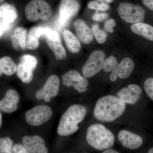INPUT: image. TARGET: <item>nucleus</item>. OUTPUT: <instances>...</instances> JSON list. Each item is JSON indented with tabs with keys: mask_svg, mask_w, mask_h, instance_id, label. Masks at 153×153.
Instances as JSON below:
<instances>
[{
	"mask_svg": "<svg viewBox=\"0 0 153 153\" xmlns=\"http://www.w3.org/2000/svg\"><path fill=\"white\" fill-rule=\"evenodd\" d=\"M126 104L114 96L102 97L97 102L94 116L97 120L111 122L121 116L125 111Z\"/></svg>",
	"mask_w": 153,
	"mask_h": 153,
	"instance_id": "f257e3e1",
	"label": "nucleus"
},
{
	"mask_svg": "<svg viewBox=\"0 0 153 153\" xmlns=\"http://www.w3.org/2000/svg\"><path fill=\"white\" fill-rule=\"evenodd\" d=\"M100 1L102 2L110 3L112 2L114 0H97Z\"/></svg>",
	"mask_w": 153,
	"mask_h": 153,
	"instance_id": "58836bf2",
	"label": "nucleus"
},
{
	"mask_svg": "<svg viewBox=\"0 0 153 153\" xmlns=\"http://www.w3.org/2000/svg\"><path fill=\"white\" fill-rule=\"evenodd\" d=\"M108 15L106 13H98L97 11L92 16V19L95 22H101L107 19Z\"/></svg>",
	"mask_w": 153,
	"mask_h": 153,
	"instance_id": "2f4dec72",
	"label": "nucleus"
},
{
	"mask_svg": "<svg viewBox=\"0 0 153 153\" xmlns=\"http://www.w3.org/2000/svg\"><path fill=\"white\" fill-rule=\"evenodd\" d=\"M115 25L116 22L115 20L113 19H111L109 20H108L105 23V29L107 32L112 33L114 31L112 28L115 27Z\"/></svg>",
	"mask_w": 153,
	"mask_h": 153,
	"instance_id": "473e14b6",
	"label": "nucleus"
},
{
	"mask_svg": "<svg viewBox=\"0 0 153 153\" xmlns=\"http://www.w3.org/2000/svg\"><path fill=\"white\" fill-rule=\"evenodd\" d=\"M25 13L27 19L30 22L39 19L47 20L52 13V8L44 0H32L26 6Z\"/></svg>",
	"mask_w": 153,
	"mask_h": 153,
	"instance_id": "20e7f679",
	"label": "nucleus"
},
{
	"mask_svg": "<svg viewBox=\"0 0 153 153\" xmlns=\"http://www.w3.org/2000/svg\"><path fill=\"white\" fill-rule=\"evenodd\" d=\"M17 17L16 9L13 5L6 3L0 6V19L2 22L12 24Z\"/></svg>",
	"mask_w": 153,
	"mask_h": 153,
	"instance_id": "f3484780",
	"label": "nucleus"
},
{
	"mask_svg": "<svg viewBox=\"0 0 153 153\" xmlns=\"http://www.w3.org/2000/svg\"><path fill=\"white\" fill-rule=\"evenodd\" d=\"M4 32H5L4 28H3L1 25L0 24V37H1V36H2L3 34H4Z\"/></svg>",
	"mask_w": 153,
	"mask_h": 153,
	"instance_id": "4c0bfd02",
	"label": "nucleus"
},
{
	"mask_svg": "<svg viewBox=\"0 0 153 153\" xmlns=\"http://www.w3.org/2000/svg\"><path fill=\"white\" fill-rule=\"evenodd\" d=\"M94 36L100 44H103L106 40V34L104 31L100 30L98 25H94L92 27Z\"/></svg>",
	"mask_w": 153,
	"mask_h": 153,
	"instance_id": "bb28decb",
	"label": "nucleus"
},
{
	"mask_svg": "<svg viewBox=\"0 0 153 153\" xmlns=\"http://www.w3.org/2000/svg\"><path fill=\"white\" fill-rule=\"evenodd\" d=\"M13 142L10 138H0V153H11Z\"/></svg>",
	"mask_w": 153,
	"mask_h": 153,
	"instance_id": "a878e982",
	"label": "nucleus"
},
{
	"mask_svg": "<svg viewBox=\"0 0 153 153\" xmlns=\"http://www.w3.org/2000/svg\"><path fill=\"white\" fill-rule=\"evenodd\" d=\"M105 57L104 52L100 50L92 52L82 68L83 76L86 78H90L101 71Z\"/></svg>",
	"mask_w": 153,
	"mask_h": 153,
	"instance_id": "0eeeda50",
	"label": "nucleus"
},
{
	"mask_svg": "<svg viewBox=\"0 0 153 153\" xmlns=\"http://www.w3.org/2000/svg\"><path fill=\"white\" fill-rule=\"evenodd\" d=\"M34 70L30 66L20 62L17 66V76L24 83H30L33 79Z\"/></svg>",
	"mask_w": 153,
	"mask_h": 153,
	"instance_id": "4be33fe9",
	"label": "nucleus"
},
{
	"mask_svg": "<svg viewBox=\"0 0 153 153\" xmlns=\"http://www.w3.org/2000/svg\"><path fill=\"white\" fill-rule=\"evenodd\" d=\"M109 8V6L107 4L102 2L99 4V11H105Z\"/></svg>",
	"mask_w": 153,
	"mask_h": 153,
	"instance_id": "c9c22d12",
	"label": "nucleus"
},
{
	"mask_svg": "<svg viewBox=\"0 0 153 153\" xmlns=\"http://www.w3.org/2000/svg\"><path fill=\"white\" fill-rule=\"evenodd\" d=\"M134 67V64L133 60L128 57L125 58L111 71L110 79L112 82H114L118 77L121 79H127L130 76Z\"/></svg>",
	"mask_w": 153,
	"mask_h": 153,
	"instance_id": "f8f14e48",
	"label": "nucleus"
},
{
	"mask_svg": "<svg viewBox=\"0 0 153 153\" xmlns=\"http://www.w3.org/2000/svg\"><path fill=\"white\" fill-rule=\"evenodd\" d=\"M37 30L38 27L32 28L27 36L26 46L30 50H35L39 47V39L40 36L38 34Z\"/></svg>",
	"mask_w": 153,
	"mask_h": 153,
	"instance_id": "b1692460",
	"label": "nucleus"
},
{
	"mask_svg": "<svg viewBox=\"0 0 153 153\" xmlns=\"http://www.w3.org/2000/svg\"><path fill=\"white\" fill-rule=\"evenodd\" d=\"M63 36L68 50L72 53H78L81 49V45L78 38L67 30L63 32Z\"/></svg>",
	"mask_w": 153,
	"mask_h": 153,
	"instance_id": "aec40b11",
	"label": "nucleus"
},
{
	"mask_svg": "<svg viewBox=\"0 0 153 153\" xmlns=\"http://www.w3.org/2000/svg\"><path fill=\"white\" fill-rule=\"evenodd\" d=\"M79 8V4L76 0H61L58 19L59 27H65L69 20L77 14Z\"/></svg>",
	"mask_w": 153,
	"mask_h": 153,
	"instance_id": "6e6552de",
	"label": "nucleus"
},
{
	"mask_svg": "<svg viewBox=\"0 0 153 153\" xmlns=\"http://www.w3.org/2000/svg\"><path fill=\"white\" fill-rule=\"evenodd\" d=\"M27 37V31L26 29L22 27L16 28L11 37L12 44L14 48L25 49Z\"/></svg>",
	"mask_w": 153,
	"mask_h": 153,
	"instance_id": "a211bd4d",
	"label": "nucleus"
},
{
	"mask_svg": "<svg viewBox=\"0 0 153 153\" xmlns=\"http://www.w3.org/2000/svg\"><path fill=\"white\" fill-rule=\"evenodd\" d=\"M120 16L128 23H141L145 19V12L141 7L127 2L121 3L117 9Z\"/></svg>",
	"mask_w": 153,
	"mask_h": 153,
	"instance_id": "39448f33",
	"label": "nucleus"
},
{
	"mask_svg": "<svg viewBox=\"0 0 153 153\" xmlns=\"http://www.w3.org/2000/svg\"><path fill=\"white\" fill-rule=\"evenodd\" d=\"M17 66L11 57L5 56L0 59V76L3 74L11 76L17 71Z\"/></svg>",
	"mask_w": 153,
	"mask_h": 153,
	"instance_id": "412c9836",
	"label": "nucleus"
},
{
	"mask_svg": "<svg viewBox=\"0 0 153 153\" xmlns=\"http://www.w3.org/2000/svg\"><path fill=\"white\" fill-rule=\"evenodd\" d=\"M60 83L58 76L55 75L49 76L44 87L36 92V99L38 100L44 99L46 102H49L51 98L58 94Z\"/></svg>",
	"mask_w": 153,
	"mask_h": 153,
	"instance_id": "9d476101",
	"label": "nucleus"
},
{
	"mask_svg": "<svg viewBox=\"0 0 153 153\" xmlns=\"http://www.w3.org/2000/svg\"><path fill=\"white\" fill-rule=\"evenodd\" d=\"M102 153H119V152L113 149H108L105 150Z\"/></svg>",
	"mask_w": 153,
	"mask_h": 153,
	"instance_id": "e433bc0d",
	"label": "nucleus"
},
{
	"mask_svg": "<svg viewBox=\"0 0 153 153\" xmlns=\"http://www.w3.org/2000/svg\"><path fill=\"white\" fill-rule=\"evenodd\" d=\"M143 2L148 8L153 11V0H143Z\"/></svg>",
	"mask_w": 153,
	"mask_h": 153,
	"instance_id": "f704fd0d",
	"label": "nucleus"
},
{
	"mask_svg": "<svg viewBox=\"0 0 153 153\" xmlns=\"http://www.w3.org/2000/svg\"><path fill=\"white\" fill-rule=\"evenodd\" d=\"M20 62L30 66L31 68L35 70L38 64L37 59L34 56L32 55H23L21 58Z\"/></svg>",
	"mask_w": 153,
	"mask_h": 153,
	"instance_id": "c85d7f7f",
	"label": "nucleus"
},
{
	"mask_svg": "<svg viewBox=\"0 0 153 153\" xmlns=\"http://www.w3.org/2000/svg\"><path fill=\"white\" fill-rule=\"evenodd\" d=\"M4 1V0H0V4Z\"/></svg>",
	"mask_w": 153,
	"mask_h": 153,
	"instance_id": "79ce46f5",
	"label": "nucleus"
},
{
	"mask_svg": "<svg viewBox=\"0 0 153 153\" xmlns=\"http://www.w3.org/2000/svg\"><path fill=\"white\" fill-rule=\"evenodd\" d=\"M133 33L143 36L150 41H153V27L141 22L134 24L131 27Z\"/></svg>",
	"mask_w": 153,
	"mask_h": 153,
	"instance_id": "6ab92c4d",
	"label": "nucleus"
},
{
	"mask_svg": "<svg viewBox=\"0 0 153 153\" xmlns=\"http://www.w3.org/2000/svg\"><path fill=\"white\" fill-rule=\"evenodd\" d=\"M38 33L40 37H44L47 39L57 40L60 38L58 33L56 31L46 27H38Z\"/></svg>",
	"mask_w": 153,
	"mask_h": 153,
	"instance_id": "393cba45",
	"label": "nucleus"
},
{
	"mask_svg": "<svg viewBox=\"0 0 153 153\" xmlns=\"http://www.w3.org/2000/svg\"><path fill=\"white\" fill-rule=\"evenodd\" d=\"M12 152L14 153H28V151L24 146L20 144L13 145L12 148Z\"/></svg>",
	"mask_w": 153,
	"mask_h": 153,
	"instance_id": "7c9ffc66",
	"label": "nucleus"
},
{
	"mask_svg": "<svg viewBox=\"0 0 153 153\" xmlns=\"http://www.w3.org/2000/svg\"><path fill=\"white\" fill-rule=\"evenodd\" d=\"M86 113L85 107L80 105L69 107L60 118L57 134L61 136H67L75 133L79 129L78 124L83 120Z\"/></svg>",
	"mask_w": 153,
	"mask_h": 153,
	"instance_id": "f03ea898",
	"label": "nucleus"
},
{
	"mask_svg": "<svg viewBox=\"0 0 153 153\" xmlns=\"http://www.w3.org/2000/svg\"><path fill=\"white\" fill-rule=\"evenodd\" d=\"M23 146L28 152L31 153H47L48 149L44 140L37 135L25 136L22 139Z\"/></svg>",
	"mask_w": 153,
	"mask_h": 153,
	"instance_id": "2eb2a0df",
	"label": "nucleus"
},
{
	"mask_svg": "<svg viewBox=\"0 0 153 153\" xmlns=\"http://www.w3.org/2000/svg\"><path fill=\"white\" fill-rule=\"evenodd\" d=\"M118 139L124 147L129 149H137L140 147L143 143L141 137L126 130H123L119 132Z\"/></svg>",
	"mask_w": 153,
	"mask_h": 153,
	"instance_id": "ddd939ff",
	"label": "nucleus"
},
{
	"mask_svg": "<svg viewBox=\"0 0 153 153\" xmlns=\"http://www.w3.org/2000/svg\"><path fill=\"white\" fill-rule=\"evenodd\" d=\"M86 139L91 146L98 151H104L114 144V135L108 129L100 124H94L88 127Z\"/></svg>",
	"mask_w": 153,
	"mask_h": 153,
	"instance_id": "7ed1b4c3",
	"label": "nucleus"
},
{
	"mask_svg": "<svg viewBox=\"0 0 153 153\" xmlns=\"http://www.w3.org/2000/svg\"><path fill=\"white\" fill-rule=\"evenodd\" d=\"M148 153H153V147L151 148L148 151Z\"/></svg>",
	"mask_w": 153,
	"mask_h": 153,
	"instance_id": "a19ab883",
	"label": "nucleus"
},
{
	"mask_svg": "<svg viewBox=\"0 0 153 153\" xmlns=\"http://www.w3.org/2000/svg\"><path fill=\"white\" fill-rule=\"evenodd\" d=\"M20 96L16 91L9 89L4 97L0 100V111L7 113H12L16 111Z\"/></svg>",
	"mask_w": 153,
	"mask_h": 153,
	"instance_id": "4468645a",
	"label": "nucleus"
},
{
	"mask_svg": "<svg viewBox=\"0 0 153 153\" xmlns=\"http://www.w3.org/2000/svg\"><path fill=\"white\" fill-rule=\"evenodd\" d=\"M118 64L116 58L114 56H110L105 60L102 68L105 72H111Z\"/></svg>",
	"mask_w": 153,
	"mask_h": 153,
	"instance_id": "cd10ccee",
	"label": "nucleus"
},
{
	"mask_svg": "<svg viewBox=\"0 0 153 153\" xmlns=\"http://www.w3.org/2000/svg\"><path fill=\"white\" fill-rule=\"evenodd\" d=\"M88 8L95 10L97 11H99V3L95 1L90 2L88 4Z\"/></svg>",
	"mask_w": 153,
	"mask_h": 153,
	"instance_id": "72a5a7b5",
	"label": "nucleus"
},
{
	"mask_svg": "<svg viewBox=\"0 0 153 153\" xmlns=\"http://www.w3.org/2000/svg\"><path fill=\"white\" fill-rule=\"evenodd\" d=\"M47 44L54 52L57 60H62L66 58V51L61 43L60 38L57 40L47 39Z\"/></svg>",
	"mask_w": 153,
	"mask_h": 153,
	"instance_id": "5701e85b",
	"label": "nucleus"
},
{
	"mask_svg": "<svg viewBox=\"0 0 153 153\" xmlns=\"http://www.w3.org/2000/svg\"><path fill=\"white\" fill-rule=\"evenodd\" d=\"M142 92V89L139 85L130 84L119 91L117 95L126 104H134L139 100Z\"/></svg>",
	"mask_w": 153,
	"mask_h": 153,
	"instance_id": "9b49d317",
	"label": "nucleus"
},
{
	"mask_svg": "<svg viewBox=\"0 0 153 153\" xmlns=\"http://www.w3.org/2000/svg\"><path fill=\"white\" fill-rule=\"evenodd\" d=\"M63 85L67 87H73L79 93H84L87 90L88 81L86 77L81 76L78 71L70 70L62 76Z\"/></svg>",
	"mask_w": 153,
	"mask_h": 153,
	"instance_id": "1a4fd4ad",
	"label": "nucleus"
},
{
	"mask_svg": "<svg viewBox=\"0 0 153 153\" xmlns=\"http://www.w3.org/2000/svg\"><path fill=\"white\" fill-rule=\"evenodd\" d=\"M76 36L79 41L84 44H89L93 40V32L81 19H78L74 23Z\"/></svg>",
	"mask_w": 153,
	"mask_h": 153,
	"instance_id": "dca6fc26",
	"label": "nucleus"
},
{
	"mask_svg": "<svg viewBox=\"0 0 153 153\" xmlns=\"http://www.w3.org/2000/svg\"><path fill=\"white\" fill-rule=\"evenodd\" d=\"M2 124V115L1 114V113H0V128H1V126Z\"/></svg>",
	"mask_w": 153,
	"mask_h": 153,
	"instance_id": "ea45409f",
	"label": "nucleus"
},
{
	"mask_svg": "<svg viewBox=\"0 0 153 153\" xmlns=\"http://www.w3.org/2000/svg\"><path fill=\"white\" fill-rule=\"evenodd\" d=\"M52 115V110L50 107L46 105H38L27 111L25 119L30 125L38 126L48 121Z\"/></svg>",
	"mask_w": 153,
	"mask_h": 153,
	"instance_id": "423d86ee",
	"label": "nucleus"
},
{
	"mask_svg": "<svg viewBox=\"0 0 153 153\" xmlns=\"http://www.w3.org/2000/svg\"><path fill=\"white\" fill-rule=\"evenodd\" d=\"M144 87L147 94L153 101V78L146 79L144 83Z\"/></svg>",
	"mask_w": 153,
	"mask_h": 153,
	"instance_id": "c756f323",
	"label": "nucleus"
}]
</instances>
